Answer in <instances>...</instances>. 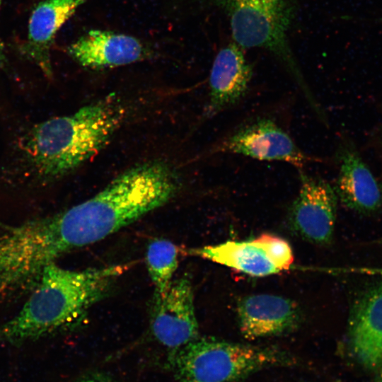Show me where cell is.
I'll use <instances>...</instances> for the list:
<instances>
[{"label": "cell", "instance_id": "1", "mask_svg": "<svg viewBox=\"0 0 382 382\" xmlns=\"http://www.w3.org/2000/svg\"><path fill=\"white\" fill-rule=\"evenodd\" d=\"M124 269L71 270L49 265L21 307L0 323V345H22L74 328L107 296Z\"/></svg>", "mask_w": 382, "mask_h": 382}, {"label": "cell", "instance_id": "2", "mask_svg": "<svg viewBox=\"0 0 382 382\" xmlns=\"http://www.w3.org/2000/svg\"><path fill=\"white\" fill-rule=\"evenodd\" d=\"M126 113L124 104L112 93L74 113L34 125L21 144L25 170L45 183L64 177L108 144Z\"/></svg>", "mask_w": 382, "mask_h": 382}, {"label": "cell", "instance_id": "3", "mask_svg": "<svg viewBox=\"0 0 382 382\" xmlns=\"http://www.w3.org/2000/svg\"><path fill=\"white\" fill-rule=\"evenodd\" d=\"M70 252L57 213L0 226V310L28 297L47 266Z\"/></svg>", "mask_w": 382, "mask_h": 382}, {"label": "cell", "instance_id": "4", "mask_svg": "<svg viewBox=\"0 0 382 382\" xmlns=\"http://www.w3.org/2000/svg\"><path fill=\"white\" fill-rule=\"evenodd\" d=\"M177 382H236L267 368L294 365L289 354L271 348L197 337L171 350Z\"/></svg>", "mask_w": 382, "mask_h": 382}, {"label": "cell", "instance_id": "5", "mask_svg": "<svg viewBox=\"0 0 382 382\" xmlns=\"http://www.w3.org/2000/svg\"><path fill=\"white\" fill-rule=\"evenodd\" d=\"M226 14L234 42L261 48L276 57L301 89L313 110L319 108L288 42L293 17L289 0H214Z\"/></svg>", "mask_w": 382, "mask_h": 382}, {"label": "cell", "instance_id": "6", "mask_svg": "<svg viewBox=\"0 0 382 382\" xmlns=\"http://www.w3.org/2000/svg\"><path fill=\"white\" fill-rule=\"evenodd\" d=\"M300 187L289 209L293 232L316 245L329 244L333 236L338 199L326 180L300 170Z\"/></svg>", "mask_w": 382, "mask_h": 382}, {"label": "cell", "instance_id": "7", "mask_svg": "<svg viewBox=\"0 0 382 382\" xmlns=\"http://www.w3.org/2000/svg\"><path fill=\"white\" fill-rule=\"evenodd\" d=\"M150 325L154 337L171 350L198 337L193 290L186 275L173 279L163 296L154 294Z\"/></svg>", "mask_w": 382, "mask_h": 382}, {"label": "cell", "instance_id": "8", "mask_svg": "<svg viewBox=\"0 0 382 382\" xmlns=\"http://www.w3.org/2000/svg\"><path fill=\"white\" fill-rule=\"evenodd\" d=\"M219 151L241 154L266 161H282L301 168L317 161L303 151L291 137L273 120L260 118L227 137Z\"/></svg>", "mask_w": 382, "mask_h": 382}, {"label": "cell", "instance_id": "9", "mask_svg": "<svg viewBox=\"0 0 382 382\" xmlns=\"http://www.w3.org/2000/svg\"><path fill=\"white\" fill-rule=\"evenodd\" d=\"M335 158L339 172L333 188L338 200L362 214L381 211L382 181L373 174L350 139L340 142Z\"/></svg>", "mask_w": 382, "mask_h": 382}, {"label": "cell", "instance_id": "10", "mask_svg": "<svg viewBox=\"0 0 382 382\" xmlns=\"http://www.w3.org/2000/svg\"><path fill=\"white\" fill-rule=\"evenodd\" d=\"M69 54L82 66L99 69L142 61L152 50L132 35L108 30H91L71 44Z\"/></svg>", "mask_w": 382, "mask_h": 382}, {"label": "cell", "instance_id": "11", "mask_svg": "<svg viewBox=\"0 0 382 382\" xmlns=\"http://www.w3.org/2000/svg\"><path fill=\"white\" fill-rule=\"evenodd\" d=\"M242 50L232 42L221 48L216 55L210 71L205 117H214L231 108L247 93L253 69Z\"/></svg>", "mask_w": 382, "mask_h": 382}, {"label": "cell", "instance_id": "12", "mask_svg": "<svg viewBox=\"0 0 382 382\" xmlns=\"http://www.w3.org/2000/svg\"><path fill=\"white\" fill-rule=\"evenodd\" d=\"M237 313L240 330L248 339L288 332L300 320L299 308L293 301L271 294L244 297L238 302Z\"/></svg>", "mask_w": 382, "mask_h": 382}, {"label": "cell", "instance_id": "13", "mask_svg": "<svg viewBox=\"0 0 382 382\" xmlns=\"http://www.w3.org/2000/svg\"><path fill=\"white\" fill-rule=\"evenodd\" d=\"M86 0H45L33 9L21 53L45 76H52L51 47L57 33Z\"/></svg>", "mask_w": 382, "mask_h": 382}, {"label": "cell", "instance_id": "14", "mask_svg": "<svg viewBox=\"0 0 382 382\" xmlns=\"http://www.w3.org/2000/svg\"><path fill=\"white\" fill-rule=\"evenodd\" d=\"M349 340L357 358L367 366L382 364V283L365 290L353 304Z\"/></svg>", "mask_w": 382, "mask_h": 382}, {"label": "cell", "instance_id": "15", "mask_svg": "<svg viewBox=\"0 0 382 382\" xmlns=\"http://www.w3.org/2000/svg\"><path fill=\"white\" fill-rule=\"evenodd\" d=\"M190 253L253 277H265L281 272L253 239L228 241L191 249Z\"/></svg>", "mask_w": 382, "mask_h": 382}, {"label": "cell", "instance_id": "16", "mask_svg": "<svg viewBox=\"0 0 382 382\" xmlns=\"http://www.w3.org/2000/svg\"><path fill=\"white\" fill-rule=\"evenodd\" d=\"M178 251L177 246L166 239H156L149 245L146 260L154 294L163 296L168 289L178 267Z\"/></svg>", "mask_w": 382, "mask_h": 382}, {"label": "cell", "instance_id": "17", "mask_svg": "<svg viewBox=\"0 0 382 382\" xmlns=\"http://www.w3.org/2000/svg\"><path fill=\"white\" fill-rule=\"evenodd\" d=\"M253 240L280 271L289 268L293 263L291 248L284 239L272 234L262 233Z\"/></svg>", "mask_w": 382, "mask_h": 382}, {"label": "cell", "instance_id": "18", "mask_svg": "<svg viewBox=\"0 0 382 382\" xmlns=\"http://www.w3.org/2000/svg\"><path fill=\"white\" fill-rule=\"evenodd\" d=\"M77 382H117L108 376L102 375H92L87 376Z\"/></svg>", "mask_w": 382, "mask_h": 382}, {"label": "cell", "instance_id": "19", "mask_svg": "<svg viewBox=\"0 0 382 382\" xmlns=\"http://www.w3.org/2000/svg\"><path fill=\"white\" fill-rule=\"evenodd\" d=\"M376 146L378 147L382 156V124L379 127L378 132L376 136Z\"/></svg>", "mask_w": 382, "mask_h": 382}, {"label": "cell", "instance_id": "20", "mask_svg": "<svg viewBox=\"0 0 382 382\" xmlns=\"http://www.w3.org/2000/svg\"><path fill=\"white\" fill-rule=\"evenodd\" d=\"M2 0H0V7L1 5ZM4 59V45L1 42V40L0 38V62Z\"/></svg>", "mask_w": 382, "mask_h": 382}, {"label": "cell", "instance_id": "21", "mask_svg": "<svg viewBox=\"0 0 382 382\" xmlns=\"http://www.w3.org/2000/svg\"><path fill=\"white\" fill-rule=\"evenodd\" d=\"M376 382H382V369L381 371H380L376 380Z\"/></svg>", "mask_w": 382, "mask_h": 382}, {"label": "cell", "instance_id": "22", "mask_svg": "<svg viewBox=\"0 0 382 382\" xmlns=\"http://www.w3.org/2000/svg\"><path fill=\"white\" fill-rule=\"evenodd\" d=\"M380 243H382V238H381V240L380 241Z\"/></svg>", "mask_w": 382, "mask_h": 382}]
</instances>
